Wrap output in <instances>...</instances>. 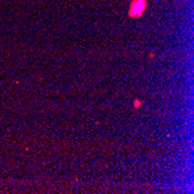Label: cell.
Wrapping results in <instances>:
<instances>
[{
  "mask_svg": "<svg viewBox=\"0 0 194 194\" xmlns=\"http://www.w3.org/2000/svg\"><path fill=\"white\" fill-rule=\"evenodd\" d=\"M149 57H150V58H153V57H155V54H149Z\"/></svg>",
  "mask_w": 194,
  "mask_h": 194,
  "instance_id": "cell-3",
  "label": "cell"
},
{
  "mask_svg": "<svg viewBox=\"0 0 194 194\" xmlns=\"http://www.w3.org/2000/svg\"><path fill=\"white\" fill-rule=\"evenodd\" d=\"M142 105H143V102L141 101V100H138V99H135L134 102H133V107H134V109H138Z\"/></svg>",
  "mask_w": 194,
  "mask_h": 194,
  "instance_id": "cell-2",
  "label": "cell"
},
{
  "mask_svg": "<svg viewBox=\"0 0 194 194\" xmlns=\"http://www.w3.org/2000/svg\"><path fill=\"white\" fill-rule=\"evenodd\" d=\"M148 8V0H131L129 4L128 15L131 19L141 18Z\"/></svg>",
  "mask_w": 194,
  "mask_h": 194,
  "instance_id": "cell-1",
  "label": "cell"
}]
</instances>
